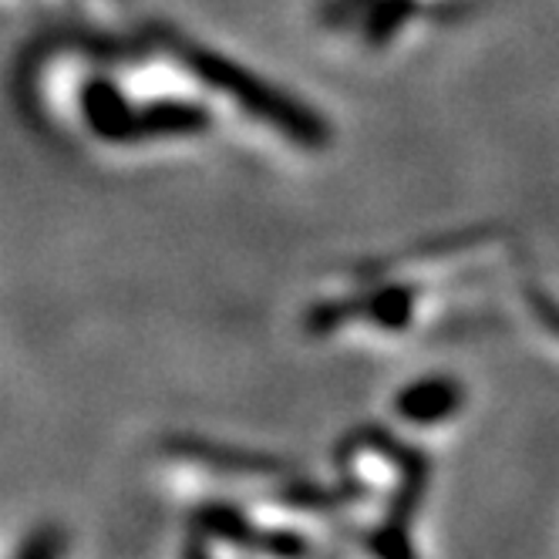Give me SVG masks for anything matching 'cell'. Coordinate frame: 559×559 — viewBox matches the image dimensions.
Wrapping results in <instances>:
<instances>
[{"label":"cell","mask_w":559,"mask_h":559,"mask_svg":"<svg viewBox=\"0 0 559 559\" xmlns=\"http://www.w3.org/2000/svg\"><path fill=\"white\" fill-rule=\"evenodd\" d=\"M158 37H163L169 51L179 55V61L199 78V82L210 85L219 95H226L236 108H243L247 115L273 126L280 135H287L290 142H297L304 148H321L331 142V129L321 115L310 111L307 105H300L297 98L284 95L280 88L260 82L253 71L239 68L236 61H229L216 51H206L203 45L182 41L176 31H158Z\"/></svg>","instance_id":"1"},{"label":"cell","mask_w":559,"mask_h":559,"mask_svg":"<svg viewBox=\"0 0 559 559\" xmlns=\"http://www.w3.org/2000/svg\"><path fill=\"white\" fill-rule=\"evenodd\" d=\"M78 108H82V126L92 139L105 145L142 142V108H132L129 95L111 78H88Z\"/></svg>","instance_id":"2"},{"label":"cell","mask_w":559,"mask_h":559,"mask_svg":"<svg viewBox=\"0 0 559 559\" xmlns=\"http://www.w3.org/2000/svg\"><path fill=\"white\" fill-rule=\"evenodd\" d=\"M462 405H465V388H462V381H455L449 374L418 378L394 394V415L408 425H418V428L449 421L452 415L462 412Z\"/></svg>","instance_id":"3"},{"label":"cell","mask_w":559,"mask_h":559,"mask_svg":"<svg viewBox=\"0 0 559 559\" xmlns=\"http://www.w3.org/2000/svg\"><path fill=\"white\" fill-rule=\"evenodd\" d=\"M415 14H418V0H368L365 21H361L365 45L371 51H384L397 37V31H402Z\"/></svg>","instance_id":"4"},{"label":"cell","mask_w":559,"mask_h":559,"mask_svg":"<svg viewBox=\"0 0 559 559\" xmlns=\"http://www.w3.org/2000/svg\"><path fill=\"white\" fill-rule=\"evenodd\" d=\"M64 533L61 530H37L21 549H17V559H55L64 552Z\"/></svg>","instance_id":"5"}]
</instances>
